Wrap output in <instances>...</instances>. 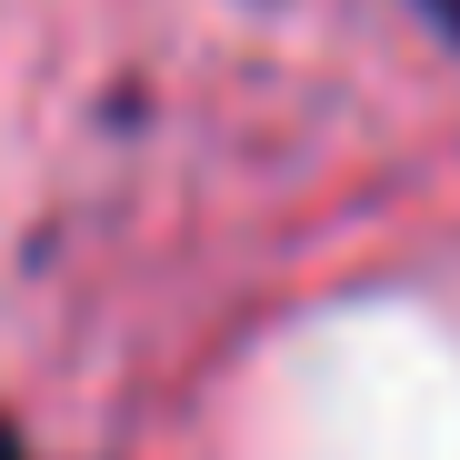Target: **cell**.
<instances>
[{
    "mask_svg": "<svg viewBox=\"0 0 460 460\" xmlns=\"http://www.w3.org/2000/svg\"><path fill=\"white\" fill-rule=\"evenodd\" d=\"M411 11H420V21H430V31H440V40L460 50V0H411Z\"/></svg>",
    "mask_w": 460,
    "mask_h": 460,
    "instance_id": "6da1fadb",
    "label": "cell"
},
{
    "mask_svg": "<svg viewBox=\"0 0 460 460\" xmlns=\"http://www.w3.org/2000/svg\"><path fill=\"white\" fill-rule=\"evenodd\" d=\"M0 460H31V440H21V420L0 411Z\"/></svg>",
    "mask_w": 460,
    "mask_h": 460,
    "instance_id": "7a4b0ae2",
    "label": "cell"
}]
</instances>
